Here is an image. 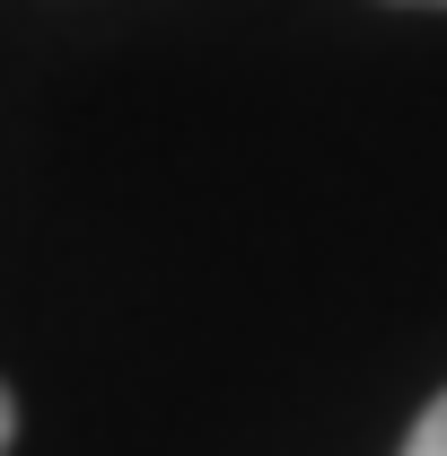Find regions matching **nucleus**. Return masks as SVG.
Returning a JSON list of instances; mask_svg holds the SVG:
<instances>
[{"instance_id": "f257e3e1", "label": "nucleus", "mask_w": 447, "mask_h": 456, "mask_svg": "<svg viewBox=\"0 0 447 456\" xmlns=\"http://www.w3.org/2000/svg\"><path fill=\"white\" fill-rule=\"evenodd\" d=\"M394 456H447V395L421 403V421L403 430V448H394Z\"/></svg>"}, {"instance_id": "7ed1b4c3", "label": "nucleus", "mask_w": 447, "mask_h": 456, "mask_svg": "<svg viewBox=\"0 0 447 456\" xmlns=\"http://www.w3.org/2000/svg\"><path fill=\"white\" fill-rule=\"evenodd\" d=\"M394 9H447V0H394Z\"/></svg>"}, {"instance_id": "f03ea898", "label": "nucleus", "mask_w": 447, "mask_h": 456, "mask_svg": "<svg viewBox=\"0 0 447 456\" xmlns=\"http://www.w3.org/2000/svg\"><path fill=\"white\" fill-rule=\"evenodd\" d=\"M9 439H18V395L0 387V456H9Z\"/></svg>"}]
</instances>
